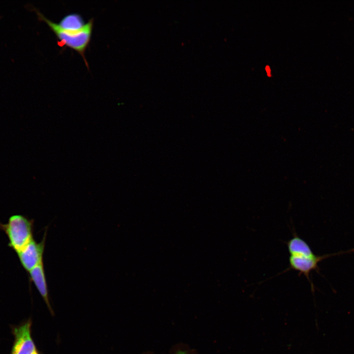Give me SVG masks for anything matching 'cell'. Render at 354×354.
I'll return each mask as SVG.
<instances>
[{"instance_id":"7","label":"cell","mask_w":354,"mask_h":354,"mask_svg":"<svg viewBox=\"0 0 354 354\" xmlns=\"http://www.w3.org/2000/svg\"><path fill=\"white\" fill-rule=\"evenodd\" d=\"M290 255L303 254L313 256L315 255L308 243L300 237L295 232L293 236L287 242Z\"/></svg>"},{"instance_id":"9","label":"cell","mask_w":354,"mask_h":354,"mask_svg":"<svg viewBox=\"0 0 354 354\" xmlns=\"http://www.w3.org/2000/svg\"><path fill=\"white\" fill-rule=\"evenodd\" d=\"M175 354H189L188 352L185 350H179L176 351Z\"/></svg>"},{"instance_id":"1","label":"cell","mask_w":354,"mask_h":354,"mask_svg":"<svg viewBox=\"0 0 354 354\" xmlns=\"http://www.w3.org/2000/svg\"><path fill=\"white\" fill-rule=\"evenodd\" d=\"M38 20L44 21L49 26L58 39V44L60 47H67L78 52L83 58L84 62L88 68L85 52L90 42L93 19H90L81 30L76 31L67 30L61 28L58 24L46 18L40 11L34 8Z\"/></svg>"},{"instance_id":"3","label":"cell","mask_w":354,"mask_h":354,"mask_svg":"<svg viewBox=\"0 0 354 354\" xmlns=\"http://www.w3.org/2000/svg\"><path fill=\"white\" fill-rule=\"evenodd\" d=\"M353 252H354V249L323 255H316V254L313 256L303 254L291 255H290L289 259V267L286 270L294 269L298 272L299 276L301 274L304 275L310 283L312 288H313V284L311 281L310 275L311 272L314 270L320 274V268L319 266L320 262L332 256Z\"/></svg>"},{"instance_id":"2","label":"cell","mask_w":354,"mask_h":354,"mask_svg":"<svg viewBox=\"0 0 354 354\" xmlns=\"http://www.w3.org/2000/svg\"><path fill=\"white\" fill-rule=\"evenodd\" d=\"M33 221L21 214L11 216L7 223H0V230L4 232L8 246L17 253L33 238Z\"/></svg>"},{"instance_id":"11","label":"cell","mask_w":354,"mask_h":354,"mask_svg":"<svg viewBox=\"0 0 354 354\" xmlns=\"http://www.w3.org/2000/svg\"><path fill=\"white\" fill-rule=\"evenodd\" d=\"M33 354H39L37 351H35Z\"/></svg>"},{"instance_id":"5","label":"cell","mask_w":354,"mask_h":354,"mask_svg":"<svg viewBox=\"0 0 354 354\" xmlns=\"http://www.w3.org/2000/svg\"><path fill=\"white\" fill-rule=\"evenodd\" d=\"M31 321L29 320L14 327V341L10 354H33L37 351L31 334Z\"/></svg>"},{"instance_id":"6","label":"cell","mask_w":354,"mask_h":354,"mask_svg":"<svg viewBox=\"0 0 354 354\" xmlns=\"http://www.w3.org/2000/svg\"><path fill=\"white\" fill-rule=\"evenodd\" d=\"M30 280L33 283L38 291L46 303L49 310L53 314V311L50 305L46 278L43 262L29 272Z\"/></svg>"},{"instance_id":"10","label":"cell","mask_w":354,"mask_h":354,"mask_svg":"<svg viewBox=\"0 0 354 354\" xmlns=\"http://www.w3.org/2000/svg\"><path fill=\"white\" fill-rule=\"evenodd\" d=\"M266 71L267 76H271L270 69L268 65H266Z\"/></svg>"},{"instance_id":"4","label":"cell","mask_w":354,"mask_h":354,"mask_svg":"<svg viewBox=\"0 0 354 354\" xmlns=\"http://www.w3.org/2000/svg\"><path fill=\"white\" fill-rule=\"evenodd\" d=\"M46 232L40 242L32 239L17 254L23 268L28 272L43 262Z\"/></svg>"},{"instance_id":"8","label":"cell","mask_w":354,"mask_h":354,"mask_svg":"<svg viewBox=\"0 0 354 354\" xmlns=\"http://www.w3.org/2000/svg\"><path fill=\"white\" fill-rule=\"evenodd\" d=\"M85 24L80 15L71 13L65 16L58 25L63 30L76 31L82 29Z\"/></svg>"}]
</instances>
